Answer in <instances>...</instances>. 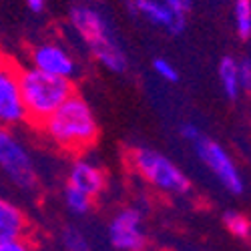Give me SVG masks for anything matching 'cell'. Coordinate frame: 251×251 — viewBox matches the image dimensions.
I'll use <instances>...</instances> for the list:
<instances>
[{
	"mask_svg": "<svg viewBox=\"0 0 251 251\" xmlns=\"http://www.w3.org/2000/svg\"><path fill=\"white\" fill-rule=\"evenodd\" d=\"M223 225L233 237L247 241L251 239V219L239 211H225L223 213Z\"/></svg>",
	"mask_w": 251,
	"mask_h": 251,
	"instance_id": "obj_15",
	"label": "cell"
},
{
	"mask_svg": "<svg viewBox=\"0 0 251 251\" xmlns=\"http://www.w3.org/2000/svg\"><path fill=\"white\" fill-rule=\"evenodd\" d=\"M153 71L155 75L165 80V82H177L179 80V71L177 67L173 65L171 60H167V58H155L153 60Z\"/></svg>",
	"mask_w": 251,
	"mask_h": 251,
	"instance_id": "obj_17",
	"label": "cell"
},
{
	"mask_svg": "<svg viewBox=\"0 0 251 251\" xmlns=\"http://www.w3.org/2000/svg\"><path fill=\"white\" fill-rule=\"evenodd\" d=\"M38 129L54 147L76 157L91 149L100 135L93 107L76 93L62 102L60 109H56Z\"/></svg>",
	"mask_w": 251,
	"mask_h": 251,
	"instance_id": "obj_1",
	"label": "cell"
},
{
	"mask_svg": "<svg viewBox=\"0 0 251 251\" xmlns=\"http://www.w3.org/2000/svg\"><path fill=\"white\" fill-rule=\"evenodd\" d=\"M26 6L32 12H43L45 6H47V0H26Z\"/></svg>",
	"mask_w": 251,
	"mask_h": 251,
	"instance_id": "obj_22",
	"label": "cell"
},
{
	"mask_svg": "<svg viewBox=\"0 0 251 251\" xmlns=\"http://www.w3.org/2000/svg\"><path fill=\"white\" fill-rule=\"evenodd\" d=\"M0 251H38V249L32 239H25V241H16L8 245H0Z\"/></svg>",
	"mask_w": 251,
	"mask_h": 251,
	"instance_id": "obj_21",
	"label": "cell"
},
{
	"mask_svg": "<svg viewBox=\"0 0 251 251\" xmlns=\"http://www.w3.org/2000/svg\"><path fill=\"white\" fill-rule=\"evenodd\" d=\"M129 12L145 18L157 28H163L169 34H183L187 28V18L171 12L163 0H127Z\"/></svg>",
	"mask_w": 251,
	"mask_h": 251,
	"instance_id": "obj_10",
	"label": "cell"
},
{
	"mask_svg": "<svg viewBox=\"0 0 251 251\" xmlns=\"http://www.w3.org/2000/svg\"><path fill=\"white\" fill-rule=\"evenodd\" d=\"M179 135L187 141V143H191V145H195L201 137H203V133H201V129L197 127L195 123H183L181 127H179Z\"/></svg>",
	"mask_w": 251,
	"mask_h": 251,
	"instance_id": "obj_19",
	"label": "cell"
},
{
	"mask_svg": "<svg viewBox=\"0 0 251 251\" xmlns=\"http://www.w3.org/2000/svg\"><path fill=\"white\" fill-rule=\"evenodd\" d=\"M163 2L171 8L173 14L183 18H187V14L191 12V6H193V0H163Z\"/></svg>",
	"mask_w": 251,
	"mask_h": 251,
	"instance_id": "obj_20",
	"label": "cell"
},
{
	"mask_svg": "<svg viewBox=\"0 0 251 251\" xmlns=\"http://www.w3.org/2000/svg\"><path fill=\"white\" fill-rule=\"evenodd\" d=\"M20 97H23L26 123L38 129L62 102H67L75 95V85L69 78L52 76L40 73L32 67H25L18 73Z\"/></svg>",
	"mask_w": 251,
	"mask_h": 251,
	"instance_id": "obj_3",
	"label": "cell"
},
{
	"mask_svg": "<svg viewBox=\"0 0 251 251\" xmlns=\"http://www.w3.org/2000/svg\"><path fill=\"white\" fill-rule=\"evenodd\" d=\"M233 23L239 38H251V0H235L233 2Z\"/></svg>",
	"mask_w": 251,
	"mask_h": 251,
	"instance_id": "obj_16",
	"label": "cell"
},
{
	"mask_svg": "<svg viewBox=\"0 0 251 251\" xmlns=\"http://www.w3.org/2000/svg\"><path fill=\"white\" fill-rule=\"evenodd\" d=\"M30 67L52 76L69 78L76 75V60L58 43H40L30 50Z\"/></svg>",
	"mask_w": 251,
	"mask_h": 251,
	"instance_id": "obj_9",
	"label": "cell"
},
{
	"mask_svg": "<svg viewBox=\"0 0 251 251\" xmlns=\"http://www.w3.org/2000/svg\"><path fill=\"white\" fill-rule=\"evenodd\" d=\"M239 85L241 93H251V58L239 60Z\"/></svg>",
	"mask_w": 251,
	"mask_h": 251,
	"instance_id": "obj_18",
	"label": "cell"
},
{
	"mask_svg": "<svg viewBox=\"0 0 251 251\" xmlns=\"http://www.w3.org/2000/svg\"><path fill=\"white\" fill-rule=\"evenodd\" d=\"M0 171L23 191H34L38 187V173L32 155L12 135V131L4 127H0Z\"/></svg>",
	"mask_w": 251,
	"mask_h": 251,
	"instance_id": "obj_5",
	"label": "cell"
},
{
	"mask_svg": "<svg viewBox=\"0 0 251 251\" xmlns=\"http://www.w3.org/2000/svg\"><path fill=\"white\" fill-rule=\"evenodd\" d=\"M71 251H91V245L87 243V245H80V247H76V249H71Z\"/></svg>",
	"mask_w": 251,
	"mask_h": 251,
	"instance_id": "obj_23",
	"label": "cell"
},
{
	"mask_svg": "<svg viewBox=\"0 0 251 251\" xmlns=\"http://www.w3.org/2000/svg\"><path fill=\"white\" fill-rule=\"evenodd\" d=\"M127 163L145 183L163 195H187L191 191L187 173L173 159L155 149L133 147L127 153Z\"/></svg>",
	"mask_w": 251,
	"mask_h": 251,
	"instance_id": "obj_4",
	"label": "cell"
},
{
	"mask_svg": "<svg viewBox=\"0 0 251 251\" xmlns=\"http://www.w3.org/2000/svg\"><path fill=\"white\" fill-rule=\"evenodd\" d=\"M62 199H65V205L71 213L82 217V215H87L91 209H93V201L87 193H82L80 189H76V187L73 185H65V191H62Z\"/></svg>",
	"mask_w": 251,
	"mask_h": 251,
	"instance_id": "obj_14",
	"label": "cell"
},
{
	"mask_svg": "<svg viewBox=\"0 0 251 251\" xmlns=\"http://www.w3.org/2000/svg\"><path fill=\"white\" fill-rule=\"evenodd\" d=\"M69 20L76 34L82 38L93 54V58L107 71L121 75L127 71L129 58L123 45L117 40L115 30L99 10L87 4H76L69 12Z\"/></svg>",
	"mask_w": 251,
	"mask_h": 251,
	"instance_id": "obj_2",
	"label": "cell"
},
{
	"mask_svg": "<svg viewBox=\"0 0 251 251\" xmlns=\"http://www.w3.org/2000/svg\"><path fill=\"white\" fill-rule=\"evenodd\" d=\"M193 147H195V153L201 159V163L209 169V173L221 183V187L225 191H229L231 195L243 193L245 183H243L241 171L237 169L233 157L225 151V147L221 143L203 135Z\"/></svg>",
	"mask_w": 251,
	"mask_h": 251,
	"instance_id": "obj_6",
	"label": "cell"
},
{
	"mask_svg": "<svg viewBox=\"0 0 251 251\" xmlns=\"http://www.w3.org/2000/svg\"><path fill=\"white\" fill-rule=\"evenodd\" d=\"M67 185H73L82 193H87L91 199H97L107 189V173L95 161L78 155L73 163L67 175Z\"/></svg>",
	"mask_w": 251,
	"mask_h": 251,
	"instance_id": "obj_11",
	"label": "cell"
},
{
	"mask_svg": "<svg viewBox=\"0 0 251 251\" xmlns=\"http://www.w3.org/2000/svg\"><path fill=\"white\" fill-rule=\"evenodd\" d=\"M20 67L12 60L0 56V127L10 129L26 123V113L18 82Z\"/></svg>",
	"mask_w": 251,
	"mask_h": 251,
	"instance_id": "obj_8",
	"label": "cell"
},
{
	"mask_svg": "<svg viewBox=\"0 0 251 251\" xmlns=\"http://www.w3.org/2000/svg\"><path fill=\"white\" fill-rule=\"evenodd\" d=\"M30 239V221L25 209L14 201L0 197V245Z\"/></svg>",
	"mask_w": 251,
	"mask_h": 251,
	"instance_id": "obj_12",
	"label": "cell"
},
{
	"mask_svg": "<svg viewBox=\"0 0 251 251\" xmlns=\"http://www.w3.org/2000/svg\"><path fill=\"white\" fill-rule=\"evenodd\" d=\"M219 82H221V91L229 100H235L241 95V85H239V60L231 56H223L219 60L217 67Z\"/></svg>",
	"mask_w": 251,
	"mask_h": 251,
	"instance_id": "obj_13",
	"label": "cell"
},
{
	"mask_svg": "<svg viewBox=\"0 0 251 251\" xmlns=\"http://www.w3.org/2000/svg\"><path fill=\"white\" fill-rule=\"evenodd\" d=\"M107 237L115 251H147L149 237L143 213L137 207H123L111 217Z\"/></svg>",
	"mask_w": 251,
	"mask_h": 251,
	"instance_id": "obj_7",
	"label": "cell"
}]
</instances>
